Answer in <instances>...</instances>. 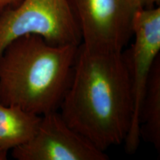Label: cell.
Instances as JSON below:
<instances>
[{"instance_id":"obj_1","label":"cell","mask_w":160,"mask_h":160,"mask_svg":"<svg viewBox=\"0 0 160 160\" xmlns=\"http://www.w3.org/2000/svg\"><path fill=\"white\" fill-rule=\"evenodd\" d=\"M66 123L102 151L125 142L133 105L125 52H102L80 44L61 104Z\"/></svg>"},{"instance_id":"obj_2","label":"cell","mask_w":160,"mask_h":160,"mask_svg":"<svg viewBox=\"0 0 160 160\" xmlns=\"http://www.w3.org/2000/svg\"><path fill=\"white\" fill-rule=\"evenodd\" d=\"M78 48L51 45L32 34L13 40L0 54V102L39 116L57 111Z\"/></svg>"},{"instance_id":"obj_3","label":"cell","mask_w":160,"mask_h":160,"mask_svg":"<svg viewBox=\"0 0 160 160\" xmlns=\"http://www.w3.org/2000/svg\"><path fill=\"white\" fill-rule=\"evenodd\" d=\"M29 34L51 45L82 43L69 0H21L0 13V54L13 40Z\"/></svg>"},{"instance_id":"obj_4","label":"cell","mask_w":160,"mask_h":160,"mask_svg":"<svg viewBox=\"0 0 160 160\" xmlns=\"http://www.w3.org/2000/svg\"><path fill=\"white\" fill-rule=\"evenodd\" d=\"M79 25L82 45L102 52H122L133 37L142 0H69Z\"/></svg>"},{"instance_id":"obj_5","label":"cell","mask_w":160,"mask_h":160,"mask_svg":"<svg viewBox=\"0 0 160 160\" xmlns=\"http://www.w3.org/2000/svg\"><path fill=\"white\" fill-rule=\"evenodd\" d=\"M134 39L127 52L133 105L131 127L124 142L128 153L137 151L140 143L139 112L152 68L160 52V8H143L136 16L133 28Z\"/></svg>"},{"instance_id":"obj_6","label":"cell","mask_w":160,"mask_h":160,"mask_svg":"<svg viewBox=\"0 0 160 160\" xmlns=\"http://www.w3.org/2000/svg\"><path fill=\"white\" fill-rule=\"evenodd\" d=\"M18 160H108V155L71 128L59 112L42 116L36 133L12 150Z\"/></svg>"},{"instance_id":"obj_7","label":"cell","mask_w":160,"mask_h":160,"mask_svg":"<svg viewBox=\"0 0 160 160\" xmlns=\"http://www.w3.org/2000/svg\"><path fill=\"white\" fill-rule=\"evenodd\" d=\"M41 117L0 102V148L8 151L28 142L37 132Z\"/></svg>"},{"instance_id":"obj_8","label":"cell","mask_w":160,"mask_h":160,"mask_svg":"<svg viewBox=\"0 0 160 160\" xmlns=\"http://www.w3.org/2000/svg\"><path fill=\"white\" fill-rule=\"evenodd\" d=\"M140 136L160 151V56L152 68L139 112Z\"/></svg>"},{"instance_id":"obj_9","label":"cell","mask_w":160,"mask_h":160,"mask_svg":"<svg viewBox=\"0 0 160 160\" xmlns=\"http://www.w3.org/2000/svg\"><path fill=\"white\" fill-rule=\"evenodd\" d=\"M20 1L21 0H0V13L5 10L17 5Z\"/></svg>"},{"instance_id":"obj_10","label":"cell","mask_w":160,"mask_h":160,"mask_svg":"<svg viewBox=\"0 0 160 160\" xmlns=\"http://www.w3.org/2000/svg\"><path fill=\"white\" fill-rule=\"evenodd\" d=\"M160 0H142L145 8L154 7L155 5H159Z\"/></svg>"},{"instance_id":"obj_11","label":"cell","mask_w":160,"mask_h":160,"mask_svg":"<svg viewBox=\"0 0 160 160\" xmlns=\"http://www.w3.org/2000/svg\"><path fill=\"white\" fill-rule=\"evenodd\" d=\"M7 153L8 151L0 148V160H5L7 159Z\"/></svg>"}]
</instances>
